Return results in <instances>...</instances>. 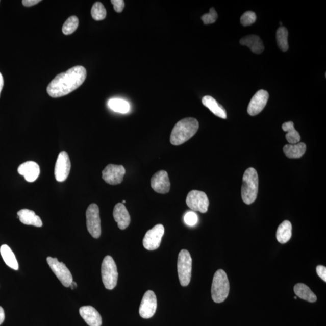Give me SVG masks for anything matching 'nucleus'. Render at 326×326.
<instances>
[{
  "mask_svg": "<svg viewBox=\"0 0 326 326\" xmlns=\"http://www.w3.org/2000/svg\"><path fill=\"white\" fill-rule=\"evenodd\" d=\"M164 234V227L161 224L156 225L152 229L148 230L143 240L144 248L149 251L159 248Z\"/></svg>",
  "mask_w": 326,
  "mask_h": 326,
  "instance_id": "nucleus-10",
  "label": "nucleus"
},
{
  "mask_svg": "<svg viewBox=\"0 0 326 326\" xmlns=\"http://www.w3.org/2000/svg\"><path fill=\"white\" fill-rule=\"evenodd\" d=\"M256 19L257 16L255 12L247 11L240 18V23L243 26H248L254 24Z\"/></svg>",
  "mask_w": 326,
  "mask_h": 326,
  "instance_id": "nucleus-31",
  "label": "nucleus"
},
{
  "mask_svg": "<svg viewBox=\"0 0 326 326\" xmlns=\"http://www.w3.org/2000/svg\"><path fill=\"white\" fill-rule=\"evenodd\" d=\"M294 291L297 297L309 302L314 303L317 300V296L308 286L304 283H297L294 286Z\"/></svg>",
  "mask_w": 326,
  "mask_h": 326,
  "instance_id": "nucleus-24",
  "label": "nucleus"
},
{
  "mask_svg": "<svg viewBox=\"0 0 326 326\" xmlns=\"http://www.w3.org/2000/svg\"><path fill=\"white\" fill-rule=\"evenodd\" d=\"M21 222L25 225H33L37 227L42 226L40 217L36 215L34 211L29 209H22L17 213Z\"/></svg>",
  "mask_w": 326,
  "mask_h": 326,
  "instance_id": "nucleus-20",
  "label": "nucleus"
},
{
  "mask_svg": "<svg viewBox=\"0 0 326 326\" xmlns=\"http://www.w3.org/2000/svg\"><path fill=\"white\" fill-rule=\"evenodd\" d=\"M269 98L268 91L261 90L254 95L250 101L247 111L252 116H255L261 113L266 107Z\"/></svg>",
  "mask_w": 326,
  "mask_h": 326,
  "instance_id": "nucleus-14",
  "label": "nucleus"
},
{
  "mask_svg": "<svg viewBox=\"0 0 326 326\" xmlns=\"http://www.w3.org/2000/svg\"><path fill=\"white\" fill-rule=\"evenodd\" d=\"M5 319V314L4 309L0 306V325L4 322Z\"/></svg>",
  "mask_w": 326,
  "mask_h": 326,
  "instance_id": "nucleus-37",
  "label": "nucleus"
},
{
  "mask_svg": "<svg viewBox=\"0 0 326 326\" xmlns=\"http://www.w3.org/2000/svg\"><path fill=\"white\" fill-rule=\"evenodd\" d=\"M126 170L122 165L109 164L102 171V179L111 185H117L122 183Z\"/></svg>",
  "mask_w": 326,
  "mask_h": 326,
  "instance_id": "nucleus-11",
  "label": "nucleus"
},
{
  "mask_svg": "<svg viewBox=\"0 0 326 326\" xmlns=\"http://www.w3.org/2000/svg\"><path fill=\"white\" fill-rule=\"evenodd\" d=\"M230 292V283L226 272L219 269L214 275L212 289L213 300L217 304L224 302L228 297Z\"/></svg>",
  "mask_w": 326,
  "mask_h": 326,
  "instance_id": "nucleus-4",
  "label": "nucleus"
},
{
  "mask_svg": "<svg viewBox=\"0 0 326 326\" xmlns=\"http://www.w3.org/2000/svg\"><path fill=\"white\" fill-rule=\"evenodd\" d=\"M86 77V69L81 65L75 66L57 75L48 85L47 93L54 98L64 96L81 87Z\"/></svg>",
  "mask_w": 326,
  "mask_h": 326,
  "instance_id": "nucleus-1",
  "label": "nucleus"
},
{
  "mask_svg": "<svg viewBox=\"0 0 326 326\" xmlns=\"http://www.w3.org/2000/svg\"><path fill=\"white\" fill-rule=\"evenodd\" d=\"M282 129L285 132H287L286 134V140L291 144H295L299 143L301 137L299 136L298 132L295 129L294 123L292 121H288L283 124Z\"/></svg>",
  "mask_w": 326,
  "mask_h": 326,
  "instance_id": "nucleus-26",
  "label": "nucleus"
},
{
  "mask_svg": "<svg viewBox=\"0 0 326 326\" xmlns=\"http://www.w3.org/2000/svg\"><path fill=\"white\" fill-rule=\"evenodd\" d=\"M102 278L105 287L112 290L116 287L118 281L117 265L110 256L105 257L102 263Z\"/></svg>",
  "mask_w": 326,
  "mask_h": 326,
  "instance_id": "nucleus-6",
  "label": "nucleus"
},
{
  "mask_svg": "<svg viewBox=\"0 0 326 326\" xmlns=\"http://www.w3.org/2000/svg\"><path fill=\"white\" fill-rule=\"evenodd\" d=\"M317 273L318 275L322 281H324V282H326V268L325 266L322 265L317 266Z\"/></svg>",
  "mask_w": 326,
  "mask_h": 326,
  "instance_id": "nucleus-35",
  "label": "nucleus"
},
{
  "mask_svg": "<svg viewBox=\"0 0 326 326\" xmlns=\"http://www.w3.org/2000/svg\"><path fill=\"white\" fill-rule=\"evenodd\" d=\"M113 217L115 221L117 223L118 228L120 230L126 229L130 224L131 217L123 203H118L115 206Z\"/></svg>",
  "mask_w": 326,
  "mask_h": 326,
  "instance_id": "nucleus-17",
  "label": "nucleus"
},
{
  "mask_svg": "<svg viewBox=\"0 0 326 326\" xmlns=\"http://www.w3.org/2000/svg\"><path fill=\"white\" fill-rule=\"evenodd\" d=\"M126 203V202H125V200H123V203Z\"/></svg>",
  "mask_w": 326,
  "mask_h": 326,
  "instance_id": "nucleus-40",
  "label": "nucleus"
},
{
  "mask_svg": "<svg viewBox=\"0 0 326 326\" xmlns=\"http://www.w3.org/2000/svg\"><path fill=\"white\" fill-rule=\"evenodd\" d=\"M157 308V299L156 294L153 291L145 293L139 308L141 317L144 319L152 318Z\"/></svg>",
  "mask_w": 326,
  "mask_h": 326,
  "instance_id": "nucleus-12",
  "label": "nucleus"
},
{
  "mask_svg": "<svg viewBox=\"0 0 326 326\" xmlns=\"http://www.w3.org/2000/svg\"><path fill=\"white\" fill-rule=\"evenodd\" d=\"M177 269L181 285L188 286L192 278V259L187 250L182 249L180 252Z\"/></svg>",
  "mask_w": 326,
  "mask_h": 326,
  "instance_id": "nucleus-5",
  "label": "nucleus"
},
{
  "mask_svg": "<svg viewBox=\"0 0 326 326\" xmlns=\"http://www.w3.org/2000/svg\"><path fill=\"white\" fill-rule=\"evenodd\" d=\"M199 122L192 117L181 120L173 128L170 135V143L174 146H179L188 141L197 133Z\"/></svg>",
  "mask_w": 326,
  "mask_h": 326,
  "instance_id": "nucleus-2",
  "label": "nucleus"
},
{
  "mask_svg": "<svg viewBox=\"0 0 326 326\" xmlns=\"http://www.w3.org/2000/svg\"><path fill=\"white\" fill-rule=\"evenodd\" d=\"M80 314L86 323L90 326H101L102 319L96 309L91 306H82Z\"/></svg>",
  "mask_w": 326,
  "mask_h": 326,
  "instance_id": "nucleus-18",
  "label": "nucleus"
},
{
  "mask_svg": "<svg viewBox=\"0 0 326 326\" xmlns=\"http://www.w3.org/2000/svg\"><path fill=\"white\" fill-rule=\"evenodd\" d=\"M186 204L190 209L205 213L208 210L209 200L206 194L202 191L192 190L187 196Z\"/></svg>",
  "mask_w": 326,
  "mask_h": 326,
  "instance_id": "nucleus-8",
  "label": "nucleus"
},
{
  "mask_svg": "<svg viewBox=\"0 0 326 326\" xmlns=\"http://www.w3.org/2000/svg\"><path fill=\"white\" fill-rule=\"evenodd\" d=\"M87 227L89 233L95 239L100 238L101 225L99 209L97 204H91L86 212Z\"/></svg>",
  "mask_w": 326,
  "mask_h": 326,
  "instance_id": "nucleus-7",
  "label": "nucleus"
},
{
  "mask_svg": "<svg viewBox=\"0 0 326 326\" xmlns=\"http://www.w3.org/2000/svg\"><path fill=\"white\" fill-rule=\"evenodd\" d=\"M79 26V19L76 16L69 17L62 26V32L65 35L72 34L76 31Z\"/></svg>",
  "mask_w": 326,
  "mask_h": 326,
  "instance_id": "nucleus-30",
  "label": "nucleus"
},
{
  "mask_svg": "<svg viewBox=\"0 0 326 326\" xmlns=\"http://www.w3.org/2000/svg\"><path fill=\"white\" fill-rule=\"evenodd\" d=\"M91 14L94 20L102 21L106 18L107 11L102 3L96 2L92 7Z\"/></svg>",
  "mask_w": 326,
  "mask_h": 326,
  "instance_id": "nucleus-29",
  "label": "nucleus"
},
{
  "mask_svg": "<svg viewBox=\"0 0 326 326\" xmlns=\"http://www.w3.org/2000/svg\"><path fill=\"white\" fill-rule=\"evenodd\" d=\"M184 220L187 225L192 227L196 224L197 220H198V217H197L196 213L189 212L184 216Z\"/></svg>",
  "mask_w": 326,
  "mask_h": 326,
  "instance_id": "nucleus-33",
  "label": "nucleus"
},
{
  "mask_svg": "<svg viewBox=\"0 0 326 326\" xmlns=\"http://www.w3.org/2000/svg\"><path fill=\"white\" fill-rule=\"evenodd\" d=\"M3 85H4V80H3V75L0 72V94H1Z\"/></svg>",
  "mask_w": 326,
  "mask_h": 326,
  "instance_id": "nucleus-38",
  "label": "nucleus"
},
{
  "mask_svg": "<svg viewBox=\"0 0 326 326\" xmlns=\"http://www.w3.org/2000/svg\"><path fill=\"white\" fill-rule=\"evenodd\" d=\"M151 187L157 193L166 194L169 192L170 183L168 173L164 170L157 172L151 179Z\"/></svg>",
  "mask_w": 326,
  "mask_h": 326,
  "instance_id": "nucleus-15",
  "label": "nucleus"
},
{
  "mask_svg": "<svg viewBox=\"0 0 326 326\" xmlns=\"http://www.w3.org/2000/svg\"><path fill=\"white\" fill-rule=\"evenodd\" d=\"M217 17H218V15H217L215 9L212 8L210 9V12L208 14H204L202 16V19L204 24L208 25L215 22Z\"/></svg>",
  "mask_w": 326,
  "mask_h": 326,
  "instance_id": "nucleus-32",
  "label": "nucleus"
},
{
  "mask_svg": "<svg viewBox=\"0 0 326 326\" xmlns=\"http://www.w3.org/2000/svg\"><path fill=\"white\" fill-rule=\"evenodd\" d=\"M202 102L204 106L209 108L215 116L226 119L227 116L225 108L213 97L206 95L203 98Z\"/></svg>",
  "mask_w": 326,
  "mask_h": 326,
  "instance_id": "nucleus-21",
  "label": "nucleus"
},
{
  "mask_svg": "<svg viewBox=\"0 0 326 326\" xmlns=\"http://www.w3.org/2000/svg\"><path fill=\"white\" fill-rule=\"evenodd\" d=\"M71 170V162L68 154L62 151L58 155L55 168V179L58 182L67 180Z\"/></svg>",
  "mask_w": 326,
  "mask_h": 326,
  "instance_id": "nucleus-13",
  "label": "nucleus"
},
{
  "mask_svg": "<svg viewBox=\"0 0 326 326\" xmlns=\"http://www.w3.org/2000/svg\"><path fill=\"white\" fill-rule=\"evenodd\" d=\"M306 146L304 143H298L295 144H286L283 147L285 156L291 159H297L305 154Z\"/></svg>",
  "mask_w": 326,
  "mask_h": 326,
  "instance_id": "nucleus-22",
  "label": "nucleus"
},
{
  "mask_svg": "<svg viewBox=\"0 0 326 326\" xmlns=\"http://www.w3.org/2000/svg\"><path fill=\"white\" fill-rule=\"evenodd\" d=\"M288 31L285 27H280L276 32V39L280 49L283 52H286L288 50Z\"/></svg>",
  "mask_w": 326,
  "mask_h": 326,
  "instance_id": "nucleus-28",
  "label": "nucleus"
},
{
  "mask_svg": "<svg viewBox=\"0 0 326 326\" xmlns=\"http://www.w3.org/2000/svg\"><path fill=\"white\" fill-rule=\"evenodd\" d=\"M240 44L246 46L256 54H261L264 51V45L261 38L258 35L246 36L240 39Z\"/></svg>",
  "mask_w": 326,
  "mask_h": 326,
  "instance_id": "nucleus-19",
  "label": "nucleus"
},
{
  "mask_svg": "<svg viewBox=\"0 0 326 326\" xmlns=\"http://www.w3.org/2000/svg\"><path fill=\"white\" fill-rule=\"evenodd\" d=\"M0 253L3 260H4L6 264L9 267L14 269L18 270L19 268L18 263L17 260L15 258L14 253H13L12 249L7 245H3L0 248Z\"/></svg>",
  "mask_w": 326,
  "mask_h": 326,
  "instance_id": "nucleus-25",
  "label": "nucleus"
},
{
  "mask_svg": "<svg viewBox=\"0 0 326 326\" xmlns=\"http://www.w3.org/2000/svg\"><path fill=\"white\" fill-rule=\"evenodd\" d=\"M292 224L289 220H285L277 230L276 238L279 243L284 244L287 243L292 236Z\"/></svg>",
  "mask_w": 326,
  "mask_h": 326,
  "instance_id": "nucleus-23",
  "label": "nucleus"
},
{
  "mask_svg": "<svg viewBox=\"0 0 326 326\" xmlns=\"http://www.w3.org/2000/svg\"><path fill=\"white\" fill-rule=\"evenodd\" d=\"M241 195L243 202L249 205L255 202L259 190V177L253 167L245 170L243 176Z\"/></svg>",
  "mask_w": 326,
  "mask_h": 326,
  "instance_id": "nucleus-3",
  "label": "nucleus"
},
{
  "mask_svg": "<svg viewBox=\"0 0 326 326\" xmlns=\"http://www.w3.org/2000/svg\"><path fill=\"white\" fill-rule=\"evenodd\" d=\"M47 261L52 271L55 273L62 284L65 287H69L72 282L73 281L70 270L67 268L64 263L59 262L57 258L48 257Z\"/></svg>",
  "mask_w": 326,
  "mask_h": 326,
  "instance_id": "nucleus-9",
  "label": "nucleus"
},
{
  "mask_svg": "<svg viewBox=\"0 0 326 326\" xmlns=\"http://www.w3.org/2000/svg\"><path fill=\"white\" fill-rule=\"evenodd\" d=\"M70 287L72 289H73L74 288H77V283H76L75 282L72 281V283H71L70 285Z\"/></svg>",
  "mask_w": 326,
  "mask_h": 326,
  "instance_id": "nucleus-39",
  "label": "nucleus"
},
{
  "mask_svg": "<svg viewBox=\"0 0 326 326\" xmlns=\"http://www.w3.org/2000/svg\"><path fill=\"white\" fill-rule=\"evenodd\" d=\"M294 298L295 299H297V297H294Z\"/></svg>",
  "mask_w": 326,
  "mask_h": 326,
  "instance_id": "nucleus-41",
  "label": "nucleus"
},
{
  "mask_svg": "<svg viewBox=\"0 0 326 326\" xmlns=\"http://www.w3.org/2000/svg\"><path fill=\"white\" fill-rule=\"evenodd\" d=\"M108 107L117 113L125 114L130 110V105L126 101L121 98H111L108 101Z\"/></svg>",
  "mask_w": 326,
  "mask_h": 326,
  "instance_id": "nucleus-27",
  "label": "nucleus"
},
{
  "mask_svg": "<svg viewBox=\"0 0 326 326\" xmlns=\"http://www.w3.org/2000/svg\"><path fill=\"white\" fill-rule=\"evenodd\" d=\"M18 172L24 177L28 182L33 183L38 179L40 174V167L34 161H27L19 166Z\"/></svg>",
  "mask_w": 326,
  "mask_h": 326,
  "instance_id": "nucleus-16",
  "label": "nucleus"
},
{
  "mask_svg": "<svg viewBox=\"0 0 326 326\" xmlns=\"http://www.w3.org/2000/svg\"><path fill=\"white\" fill-rule=\"evenodd\" d=\"M111 2L114 6L115 11L121 13L123 11L125 4L123 0H111Z\"/></svg>",
  "mask_w": 326,
  "mask_h": 326,
  "instance_id": "nucleus-34",
  "label": "nucleus"
},
{
  "mask_svg": "<svg viewBox=\"0 0 326 326\" xmlns=\"http://www.w3.org/2000/svg\"><path fill=\"white\" fill-rule=\"evenodd\" d=\"M39 2H41V0H23L22 1V5L26 7H31L38 4Z\"/></svg>",
  "mask_w": 326,
  "mask_h": 326,
  "instance_id": "nucleus-36",
  "label": "nucleus"
}]
</instances>
